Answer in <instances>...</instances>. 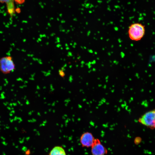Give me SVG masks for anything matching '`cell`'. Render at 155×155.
I'll return each mask as SVG.
<instances>
[{
  "label": "cell",
  "mask_w": 155,
  "mask_h": 155,
  "mask_svg": "<svg viewBox=\"0 0 155 155\" xmlns=\"http://www.w3.org/2000/svg\"><path fill=\"white\" fill-rule=\"evenodd\" d=\"M145 31V26L139 23H133L129 28V38L133 40H140L144 36Z\"/></svg>",
  "instance_id": "6da1fadb"
},
{
  "label": "cell",
  "mask_w": 155,
  "mask_h": 155,
  "mask_svg": "<svg viewBox=\"0 0 155 155\" xmlns=\"http://www.w3.org/2000/svg\"><path fill=\"white\" fill-rule=\"evenodd\" d=\"M142 139L140 137H136L134 140V142L135 144H138L141 142Z\"/></svg>",
  "instance_id": "ba28073f"
},
{
  "label": "cell",
  "mask_w": 155,
  "mask_h": 155,
  "mask_svg": "<svg viewBox=\"0 0 155 155\" xmlns=\"http://www.w3.org/2000/svg\"><path fill=\"white\" fill-rule=\"evenodd\" d=\"M25 0H0V2L6 4L7 11L10 16L12 18L15 13L14 3L18 4L23 3Z\"/></svg>",
  "instance_id": "8992f818"
},
{
  "label": "cell",
  "mask_w": 155,
  "mask_h": 155,
  "mask_svg": "<svg viewBox=\"0 0 155 155\" xmlns=\"http://www.w3.org/2000/svg\"><path fill=\"white\" fill-rule=\"evenodd\" d=\"M95 139L92 134L89 132L84 133L80 138V143L83 147H91L93 144Z\"/></svg>",
  "instance_id": "5b68a950"
},
{
  "label": "cell",
  "mask_w": 155,
  "mask_h": 155,
  "mask_svg": "<svg viewBox=\"0 0 155 155\" xmlns=\"http://www.w3.org/2000/svg\"><path fill=\"white\" fill-rule=\"evenodd\" d=\"M138 121L142 125L151 129L155 128V109L143 114Z\"/></svg>",
  "instance_id": "3957f363"
},
{
  "label": "cell",
  "mask_w": 155,
  "mask_h": 155,
  "mask_svg": "<svg viewBox=\"0 0 155 155\" xmlns=\"http://www.w3.org/2000/svg\"><path fill=\"white\" fill-rule=\"evenodd\" d=\"M15 69V65L11 56L3 57L0 58V71L3 73L7 74Z\"/></svg>",
  "instance_id": "7a4b0ae2"
},
{
  "label": "cell",
  "mask_w": 155,
  "mask_h": 155,
  "mask_svg": "<svg viewBox=\"0 0 155 155\" xmlns=\"http://www.w3.org/2000/svg\"><path fill=\"white\" fill-rule=\"evenodd\" d=\"M49 155H66L63 148L61 146H56L51 150Z\"/></svg>",
  "instance_id": "52a82bcc"
},
{
  "label": "cell",
  "mask_w": 155,
  "mask_h": 155,
  "mask_svg": "<svg viewBox=\"0 0 155 155\" xmlns=\"http://www.w3.org/2000/svg\"><path fill=\"white\" fill-rule=\"evenodd\" d=\"M59 74L62 77H63L64 75V74L63 72L60 71L59 72Z\"/></svg>",
  "instance_id": "9c48e42d"
},
{
  "label": "cell",
  "mask_w": 155,
  "mask_h": 155,
  "mask_svg": "<svg viewBox=\"0 0 155 155\" xmlns=\"http://www.w3.org/2000/svg\"><path fill=\"white\" fill-rule=\"evenodd\" d=\"M92 155H105L107 153V150L98 139H95L91 147Z\"/></svg>",
  "instance_id": "277c9868"
}]
</instances>
